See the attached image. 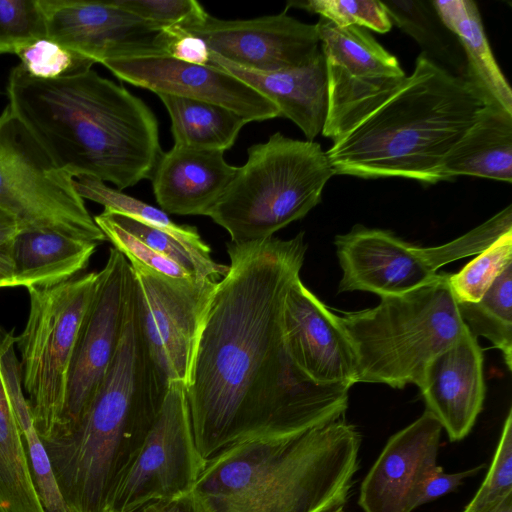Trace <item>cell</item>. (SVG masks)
Wrapping results in <instances>:
<instances>
[{
  "instance_id": "cell-1",
  "label": "cell",
  "mask_w": 512,
  "mask_h": 512,
  "mask_svg": "<svg viewBox=\"0 0 512 512\" xmlns=\"http://www.w3.org/2000/svg\"><path fill=\"white\" fill-rule=\"evenodd\" d=\"M307 244L291 239L227 244L186 388L194 440L207 461L229 445L281 437L344 417L348 386L308 380L287 351L283 306Z\"/></svg>"
},
{
  "instance_id": "cell-2",
  "label": "cell",
  "mask_w": 512,
  "mask_h": 512,
  "mask_svg": "<svg viewBox=\"0 0 512 512\" xmlns=\"http://www.w3.org/2000/svg\"><path fill=\"white\" fill-rule=\"evenodd\" d=\"M7 105L53 162L73 178L118 190L151 179L163 152L158 121L143 100L92 68L57 79L8 77Z\"/></svg>"
},
{
  "instance_id": "cell-3",
  "label": "cell",
  "mask_w": 512,
  "mask_h": 512,
  "mask_svg": "<svg viewBox=\"0 0 512 512\" xmlns=\"http://www.w3.org/2000/svg\"><path fill=\"white\" fill-rule=\"evenodd\" d=\"M360 445L344 417L239 441L206 461L193 491L207 512H335L349 498Z\"/></svg>"
},
{
  "instance_id": "cell-4",
  "label": "cell",
  "mask_w": 512,
  "mask_h": 512,
  "mask_svg": "<svg viewBox=\"0 0 512 512\" xmlns=\"http://www.w3.org/2000/svg\"><path fill=\"white\" fill-rule=\"evenodd\" d=\"M138 323L134 288L113 361L88 411L67 434L43 441L67 512H106L164 400Z\"/></svg>"
},
{
  "instance_id": "cell-5",
  "label": "cell",
  "mask_w": 512,
  "mask_h": 512,
  "mask_svg": "<svg viewBox=\"0 0 512 512\" xmlns=\"http://www.w3.org/2000/svg\"><path fill=\"white\" fill-rule=\"evenodd\" d=\"M491 102L424 54L403 84L326 151L334 175L442 180L451 148Z\"/></svg>"
},
{
  "instance_id": "cell-6",
  "label": "cell",
  "mask_w": 512,
  "mask_h": 512,
  "mask_svg": "<svg viewBox=\"0 0 512 512\" xmlns=\"http://www.w3.org/2000/svg\"><path fill=\"white\" fill-rule=\"evenodd\" d=\"M449 273L369 309L337 315L357 362L358 382L393 388L422 385L427 367L468 331L449 285Z\"/></svg>"
},
{
  "instance_id": "cell-7",
  "label": "cell",
  "mask_w": 512,
  "mask_h": 512,
  "mask_svg": "<svg viewBox=\"0 0 512 512\" xmlns=\"http://www.w3.org/2000/svg\"><path fill=\"white\" fill-rule=\"evenodd\" d=\"M247 154L208 215L234 243L273 237L306 216L321 202L324 186L334 175L319 143L280 132L250 146Z\"/></svg>"
},
{
  "instance_id": "cell-8",
  "label": "cell",
  "mask_w": 512,
  "mask_h": 512,
  "mask_svg": "<svg viewBox=\"0 0 512 512\" xmlns=\"http://www.w3.org/2000/svg\"><path fill=\"white\" fill-rule=\"evenodd\" d=\"M98 272L28 288L29 312L16 336L24 393L42 441L60 430L70 364Z\"/></svg>"
},
{
  "instance_id": "cell-9",
  "label": "cell",
  "mask_w": 512,
  "mask_h": 512,
  "mask_svg": "<svg viewBox=\"0 0 512 512\" xmlns=\"http://www.w3.org/2000/svg\"><path fill=\"white\" fill-rule=\"evenodd\" d=\"M509 231L511 205L464 235L436 247H418L390 231L356 225L335 237L342 269L338 291H366L380 297L406 293L432 281L443 265L481 253Z\"/></svg>"
},
{
  "instance_id": "cell-10",
  "label": "cell",
  "mask_w": 512,
  "mask_h": 512,
  "mask_svg": "<svg viewBox=\"0 0 512 512\" xmlns=\"http://www.w3.org/2000/svg\"><path fill=\"white\" fill-rule=\"evenodd\" d=\"M73 181L7 106L0 115V209L21 229L106 241Z\"/></svg>"
},
{
  "instance_id": "cell-11",
  "label": "cell",
  "mask_w": 512,
  "mask_h": 512,
  "mask_svg": "<svg viewBox=\"0 0 512 512\" xmlns=\"http://www.w3.org/2000/svg\"><path fill=\"white\" fill-rule=\"evenodd\" d=\"M136 311L150 359L162 381L186 388L218 280L175 278L131 264Z\"/></svg>"
},
{
  "instance_id": "cell-12",
  "label": "cell",
  "mask_w": 512,
  "mask_h": 512,
  "mask_svg": "<svg viewBox=\"0 0 512 512\" xmlns=\"http://www.w3.org/2000/svg\"><path fill=\"white\" fill-rule=\"evenodd\" d=\"M326 64L328 113L322 134L335 141L383 104L406 75L365 28L316 23Z\"/></svg>"
},
{
  "instance_id": "cell-13",
  "label": "cell",
  "mask_w": 512,
  "mask_h": 512,
  "mask_svg": "<svg viewBox=\"0 0 512 512\" xmlns=\"http://www.w3.org/2000/svg\"><path fill=\"white\" fill-rule=\"evenodd\" d=\"M133 285L129 261L120 251L110 248L107 262L98 272L95 291L78 333L62 424L52 438L71 431L93 402L118 348Z\"/></svg>"
},
{
  "instance_id": "cell-14",
  "label": "cell",
  "mask_w": 512,
  "mask_h": 512,
  "mask_svg": "<svg viewBox=\"0 0 512 512\" xmlns=\"http://www.w3.org/2000/svg\"><path fill=\"white\" fill-rule=\"evenodd\" d=\"M205 463L195 444L186 387L170 382L156 420L108 510H130L191 492Z\"/></svg>"
},
{
  "instance_id": "cell-15",
  "label": "cell",
  "mask_w": 512,
  "mask_h": 512,
  "mask_svg": "<svg viewBox=\"0 0 512 512\" xmlns=\"http://www.w3.org/2000/svg\"><path fill=\"white\" fill-rule=\"evenodd\" d=\"M47 38L94 63L119 58L170 56L174 36L114 1L39 0Z\"/></svg>"
},
{
  "instance_id": "cell-16",
  "label": "cell",
  "mask_w": 512,
  "mask_h": 512,
  "mask_svg": "<svg viewBox=\"0 0 512 512\" xmlns=\"http://www.w3.org/2000/svg\"><path fill=\"white\" fill-rule=\"evenodd\" d=\"M202 39L210 52L242 68L274 72L299 66L320 46L316 24L286 14L247 20H223L211 15L178 28Z\"/></svg>"
},
{
  "instance_id": "cell-17",
  "label": "cell",
  "mask_w": 512,
  "mask_h": 512,
  "mask_svg": "<svg viewBox=\"0 0 512 512\" xmlns=\"http://www.w3.org/2000/svg\"><path fill=\"white\" fill-rule=\"evenodd\" d=\"M117 78L159 94L223 106L248 122L280 117L279 109L253 87L224 69L171 56L110 59L101 63Z\"/></svg>"
},
{
  "instance_id": "cell-18",
  "label": "cell",
  "mask_w": 512,
  "mask_h": 512,
  "mask_svg": "<svg viewBox=\"0 0 512 512\" xmlns=\"http://www.w3.org/2000/svg\"><path fill=\"white\" fill-rule=\"evenodd\" d=\"M287 351L297 369L320 386L358 382L352 345L332 313L301 281L291 283L283 306Z\"/></svg>"
},
{
  "instance_id": "cell-19",
  "label": "cell",
  "mask_w": 512,
  "mask_h": 512,
  "mask_svg": "<svg viewBox=\"0 0 512 512\" xmlns=\"http://www.w3.org/2000/svg\"><path fill=\"white\" fill-rule=\"evenodd\" d=\"M442 426L431 412L392 435L362 481L364 512H412L421 486L437 465Z\"/></svg>"
},
{
  "instance_id": "cell-20",
  "label": "cell",
  "mask_w": 512,
  "mask_h": 512,
  "mask_svg": "<svg viewBox=\"0 0 512 512\" xmlns=\"http://www.w3.org/2000/svg\"><path fill=\"white\" fill-rule=\"evenodd\" d=\"M419 388L426 410L439 421L450 441L464 439L485 398L483 354L469 329L431 361Z\"/></svg>"
},
{
  "instance_id": "cell-21",
  "label": "cell",
  "mask_w": 512,
  "mask_h": 512,
  "mask_svg": "<svg viewBox=\"0 0 512 512\" xmlns=\"http://www.w3.org/2000/svg\"><path fill=\"white\" fill-rule=\"evenodd\" d=\"M237 169L225 161L223 151L174 145L153 171L155 199L167 214L208 216Z\"/></svg>"
},
{
  "instance_id": "cell-22",
  "label": "cell",
  "mask_w": 512,
  "mask_h": 512,
  "mask_svg": "<svg viewBox=\"0 0 512 512\" xmlns=\"http://www.w3.org/2000/svg\"><path fill=\"white\" fill-rule=\"evenodd\" d=\"M209 64L231 73L272 101L280 116L294 122L307 141L322 133L328 113V87L320 46L303 64L274 72L242 68L212 52Z\"/></svg>"
},
{
  "instance_id": "cell-23",
  "label": "cell",
  "mask_w": 512,
  "mask_h": 512,
  "mask_svg": "<svg viewBox=\"0 0 512 512\" xmlns=\"http://www.w3.org/2000/svg\"><path fill=\"white\" fill-rule=\"evenodd\" d=\"M475 176L512 182V113L490 103L445 156L442 180Z\"/></svg>"
},
{
  "instance_id": "cell-24",
  "label": "cell",
  "mask_w": 512,
  "mask_h": 512,
  "mask_svg": "<svg viewBox=\"0 0 512 512\" xmlns=\"http://www.w3.org/2000/svg\"><path fill=\"white\" fill-rule=\"evenodd\" d=\"M97 245L55 232L21 229L12 242L16 287H50L76 277Z\"/></svg>"
},
{
  "instance_id": "cell-25",
  "label": "cell",
  "mask_w": 512,
  "mask_h": 512,
  "mask_svg": "<svg viewBox=\"0 0 512 512\" xmlns=\"http://www.w3.org/2000/svg\"><path fill=\"white\" fill-rule=\"evenodd\" d=\"M431 2L443 24L462 47L466 80L491 103L512 113V91L491 51L476 3L471 0Z\"/></svg>"
},
{
  "instance_id": "cell-26",
  "label": "cell",
  "mask_w": 512,
  "mask_h": 512,
  "mask_svg": "<svg viewBox=\"0 0 512 512\" xmlns=\"http://www.w3.org/2000/svg\"><path fill=\"white\" fill-rule=\"evenodd\" d=\"M171 120L175 146L226 151L248 121L223 106L167 94L158 95Z\"/></svg>"
},
{
  "instance_id": "cell-27",
  "label": "cell",
  "mask_w": 512,
  "mask_h": 512,
  "mask_svg": "<svg viewBox=\"0 0 512 512\" xmlns=\"http://www.w3.org/2000/svg\"><path fill=\"white\" fill-rule=\"evenodd\" d=\"M0 512H45L33 484L0 357Z\"/></svg>"
},
{
  "instance_id": "cell-28",
  "label": "cell",
  "mask_w": 512,
  "mask_h": 512,
  "mask_svg": "<svg viewBox=\"0 0 512 512\" xmlns=\"http://www.w3.org/2000/svg\"><path fill=\"white\" fill-rule=\"evenodd\" d=\"M391 22L420 45L428 59L466 79V60L456 36L443 24L432 2L419 0L381 1Z\"/></svg>"
},
{
  "instance_id": "cell-29",
  "label": "cell",
  "mask_w": 512,
  "mask_h": 512,
  "mask_svg": "<svg viewBox=\"0 0 512 512\" xmlns=\"http://www.w3.org/2000/svg\"><path fill=\"white\" fill-rule=\"evenodd\" d=\"M7 386L17 419L31 478L45 512H67L43 441L35 427L22 385L20 361L12 355L6 365Z\"/></svg>"
},
{
  "instance_id": "cell-30",
  "label": "cell",
  "mask_w": 512,
  "mask_h": 512,
  "mask_svg": "<svg viewBox=\"0 0 512 512\" xmlns=\"http://www.w3.org/2000/svg\"><path fill=\"white\" fill-rule=\"evenodd\" d=\"M460 316L477 338L488 339L503 355L512 370V264L494 280L477 302H459Z\"/></svg>"
},
{
  "instance_id": "cell-31",
  "label": "cell",
  "mask_w": 512,
  "mask_h": 512,
  "mask_svg": "<svg viewBox=\"0 0 512 512\" xmlns=\"http://www.w3.org/2000/svg\"><path fill=\"white\" fill-rule=\"evenodd\" d=\"M73 185L83 200L96 202L104 206L106 211L128 216L165 231L189 248L210 255L209 246L201 239L195 227L176 224L162 209L129 196L118 189H113L105 182L92 177L74 178Z\"/></svg>"
},
{
  "instance_id": "cell-32",
  "label": "cell",
  "mask_w": 512,
  "mask_h": 512,
  "mask_svg": "<svg viewBox=\"0 0 512 512\" xmlns=\"http://www.w3.org/2000/svg\"><path fill=\"white\" fill-rule=\"evenodd\" d=\"M512 264V231L506 232L458 273H449V285L459 302H477L498 275Z\"/></svg>"
},
{
  "instance_id": "cell-33",
  "label": "cell",
  "mask_w": 512,
  "mask_h": 512,
  "mask_svg": "<svg viewBox=\"0 0 512 512\" xmlns=\"http://www.w3.org/2000/svg\"><path fill=\"white\" fill-rule=\"evenodd\" d=\"M22 68L38 79H57L82 73L92 68L93 61L43 38L17 48L14 53Z\"/></svg>"
},
{
  "instance_id": "cell-34",
  "label": "cell",
  "mask_w": 512,
  "mask_h": 512,
  "mask_svg": "<svg viewBox=\"0 0 512 512\" xmlns=\"http://www.w3.org/2000/svg\"><path fill=\"white\" fill-rule=\"evenodd\" d=\"M289 5L317 13L340 28L357 26L381 34L392 28L388 13L378 0H309Z\"/></svg>"
},
{
  "instance_id": "cell-35",
  "label": "cell",
  "mask_w": 512,
  "mask_h": 512,
  "mask_svg": "<svg viewBox=\"0 0 512 512\" xmlns=\"http://www.w3.org/2000/svg\"><path fill=\"white\" fill-rule=\"evenodd\" d=\"M47 38L39 0H0V53Z\"/></svg>"
},
{
  "instance_id": "cell-36",
  "label": "cell",
  "mask_w": 512,
  "mask_h": 512,
  "mask_svg": "<svg viewBox=\"0 0 512 512\" xmlns=\"http://www.w3.org/2000/svg\"><path fill=\"white\" fill-rule=\"evenodd\" d=\"M94 220L106 239L125 256L129 263L175 278L195 276L178 263L152 250L141 240L124 230L112 220L106 211L95 216Z\"/></svg>"
},
{
  "instance_id": "cell-37",
  "label": "cell",
  "mask_w": 512,
  "mask_h": 512,
  "mask_svg": "<svg viewBox=\"0 0 512 512\" xmlns=\"http://www.w3.org/2000/svg\"><path fill=\"white\" fill-rule=\"evenodd\" d=\"M123 10L154 24L161 30L189 27L208 13L195 0H113Z\"/></svg>"
},
{
  "instance_id": "cell-38",
  "label": "cell",
  "mask_w": 512,
  "mask_h": 512,
  "mask_svg": "<svg viewBox=\"0 0 512 512\" xmlns=\"http://www.w3.org/2000/svg\"><path fill=\"white\" fill-rule=\"evenodd\" d=\"M512 493V410L509 409L489 470L462 512H474Z\"/></svg>"
},
{
  "instance_id": "cell-39",
  "label": "cell",
  "mask_w": 512,
  "mask_h": 512,
  "mask_svg": "<svg viewBox=\"0 0 512 512\" xmlns=\"http://www.w3.org/2000/svg\"><path fill=\"white\" fill-rule=\"evenodd\" d=\"M483 467L481 464L465 471L446 473L441 466L436 465L421 486L417 507L455 491L466 478L477 474Z\"/></svg>"
},
{
  "instance_id": "cell-40",
  "label": "cell",
  "mask_w": 512,
  "mask_h": 512,
  "mask_svg": "<svg viewBox=\"0 0 512 512\" xmlns=\"http://www.w3.org/2000/svg\"><path fill=\"white\" fill-rule=\"evenodd\" d=\"M167 31L174 36L169 48L171 57L192 64H209L210 50L202 39L178 28Z\"/></svg>"
},
{
  "instance_id": "cell-41",
  "label": "cell",
  "mask_w": 512,
  "mask_h": 512,
  "mask_svg": "<svg viewBox=\"0 0 512 512\" xmlns=\"http://www.w3.org/2000/svg\"><path fill=\"white\" fill-rule=\"evenodd\" d=\"M143 512H207V510L192 490L174 498L149 501L143 505Z\"/></svg>"
},
{
  "instance_id": "cell-42",
  "label": "cell",
  "mask_w": 512,
  "mask_h": 512,
  "mask_svg": "<svg viewBox=\"0 0 512 512\" xmlns=\"http://www.w3.org/2000/svg\"><path fill=\"white\" fill-rule=\"evenodd\" d=\"M12 242L0 245V288L16 287Z\"/></svg>"
},
{
  "instance_id": "cell-43",
  "label": "cell",
  "mask_w": 512,
  "mask_h": 512,
  "mask_svg": "<svg viewBox=\"0 0 512 512\" xmlns=\"http://www.w3.org/2000/svg\"><path fill=\"white\" fill-rule=\"evenodd\" d=\"M20 230L18 221L11 214L0 209V245L11 243Z\"/></svg>"
},
{
  "instance_id": "cell-44",
  "label": "cell",
  "mask_w": 512,
  "mask_h": 512,
  "mask_svg": "<svg viewBox=\"0 0 512 512\" xmlns=\"http://www.w3.org/2000/svg\"><path fill=\"white\" fill-rule=\"evenodd\" d=\"M474 512H512V493Z\"/></svg>"
},
{
  "instance_id": "cell-45",
  "label": "cell",
  "mask_w": 512,
  "mask_h": 512,
  "mask_svg": "<svg viewBox=\"0 0 512 512\" xmlns=\"http://www.w3.org/2000/svg\"><path fill=\"white\" fill-rule=\"evenodd\" d=\"M106 512H143V505L137 508H133L130 510H124V511H116V510H107Z\"/></svg>"
},
{
  "instance_id": "cell-46",
  "label": "cell",
  "mask_w": 512,
  "mask_h": 512,
  "mask_svg": "<svg viewBox=\"0 0 512 512\" xmlns=\"http://www.w3.org/2000/svg\"><path fill=\"white\" fill-rule=\"evenodd\" d=\"M335 512H344V511H343V508H342V509H339V510H337Z\"/></svg>"
}]
</instances>
